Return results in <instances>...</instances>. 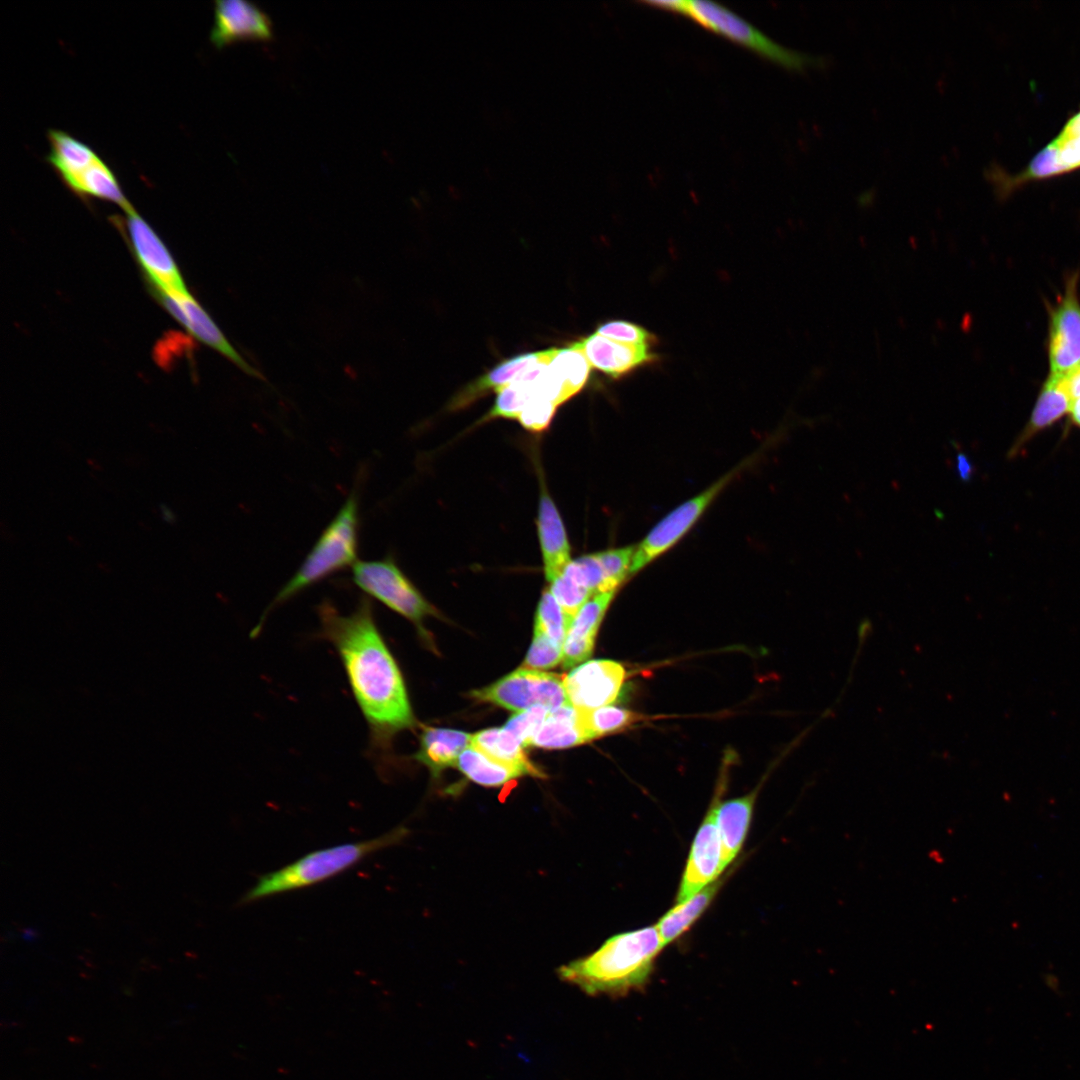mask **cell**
Returning <instances> with one entry per match:
<instances>
[{
	"instance_id": "1",
	"label": "cell",
	"mask_w": 1080,
	"mask_h": 1080,
	"mask_svg": "<svg viewBox=\"0 0 1080 1080\" xmlns=\"http://www.w3.org/2000/svg\"><path fill=\"white\" fill-rule=\"evenodd\" d=\"M320 636L337 651L355 701L367 723L369 752L381 764L393 737L414 724L405 682L376 624L373 607L363 597L349 614L329 601L318 608Z\"/></svg>"
},
{
	"instance_id": "2",
	"label": "cell",
	"mask_w": 1080,
	"mask_h": 1080,
	"mask_svg": "<svg viewBox=\"0 0 1080 1080\" xmlns=\"http://www.w3.org/2000/svg\"><path fill=\"white\" fill-rule=\"evenodd\" d=\"M655 926L623 932L558 969L561 980L589 995H624L644 986L663 949Z\"/></svg>"
},
{
	"instance_id": "3",
	"label": "cell",
	"mask_w": 1080,
	"mask_h": 1080,
	"mask_svg": "<svg viewBox=\"0 0 1080 1080\" xmlns=\"http://www.w3.org/2000/svg\"><path fill=\"white\" fill-rule=\"evenodd\" d=\"M407 830L397 827L378 837L344 843L310 852L294 862L260 877L240 899L249 904L270 896L306 888L337 876L368 856L401 841Z\"/></svg>"
},
{
	"instance_id": "4",
	"label": "cell",
	"mask_w": 1080,
	"mask_h": 1080,
	"mask_svg": "<svg viewBox=\"0 0 1080 1080\" xmlns=\"http://www.w3.org/2000/svg\"><path fill=\"white\" fill-rule=\"evenodd\" d=\"M647 5L692 21L786 69L804 70L824 64L820 57L786 48L722 4L707 0H659Z\"/></svg>"
},
{
	"instance_id": "5",
	"label": "cell",
	"mask_w": 1080,
	"mask_h": 1080,
	"mask_svg": "<svg viewBox=\"0 0 1080 1080\" xmlns=\"http://www.w3.org/2000/svg\"><path fill=\"white\" fill-rule=\"evenodd\" d=\"M358 526V498L353 492L322 532L296 573L279 590L261 620L252 629L251 637L258 636L272 608L355 562Z\"/></svg>"
},
{
	"instance_id": "6",
	"label": "cell",
	"mask_w": 1080,
	"mask_h": 1080,
	"mask_svg": "<svg viewBox=\"0 0 1080 1080\" xmlns=\"http://www.w3.org/2000/svg\"><path fill=\"white\" fill-rule=\"evenodd\" d=\"M353 581L368 595L418 627L425 617L436 614L435 608L391 558L356 562Z\"/></svg>"
},
{
	"instance_id": "7",
	"label": "cell",
	"mask_w": 1080,
	"mask_h": 1080,
	"mask_svg": "<svg viewBox=\"0 0 1080 1080\" xmlns=\"http://www.w3.org/2000/svg\"><path fill=\"white\" fill-rule=\"evenodd\" d=\"M563 677L522 667L471 696L517 713L538 706L553 712L569 704Z\"/></svg>"
},
{
	"instance_id": "8",
	"label": "cell",
	"mask_w": 1080,
	"mask_h": 1080,
	"mask_svg": "<svg viewBox=\"0 0 1080 1080\" xmlns=\"http://www.w3.org/2000/svg\"><path fill=\"white\" fill-rule=\"evenodd\" d=\"M114 223L125 232L151 291H187L172 254L148 222L132 206Z\"/></svg>"
},
{
	"instance_id": "9",
	"label": "cell",
	"mask_w": 1080,
	"mask_h": 1080,
	"mask_svg": "<svg viewBox=\"0 0 1080 1080\" xmlns=\"http://www.w3.org/2000/svg\"><path fill=\"white\" fill-rule=\"evenodd\" d=\"M742 466L730 471L706 490L666 515L636 546L630 576L673 547L695 524Z\"/></svg>"
},
{
	"instance_id": "10",
	"label": "cell",
	"mask_w": 1080,
	"mask_h": 1080,
	"mask_svg": "<svg viewBox=\"0 0 1080 1080\" xmlns=\"http://www.w3.org/2000/svg\"><path fill=\"white\" fill-rule=\"evenodd\" d=\"M165 310L197 341L216 350L246 374L264 380L234 348L203 306L189 291H151Z\"/></svg>"
},
{
	"instance_id": "11",
	"label": "cell",
	"mask_w": 1080,
	"mask_h": 1080,
	"mask_svg": "<svg viewBox=\"0 0 1080 1080\" xmlns=\"http://www.w3.org/2000/svg\"><path fill=\"white\" fill-rule=\"evenodd\" d=\"M1077 275L1050 312L1048 357L1051 375H1063L1080 364V302Z\"/></svg>"
},
{
	"instance_id": "12",
	"label": "cell",
	"mask_w": 1080,
	"mask_h": 1080,
	"mask_svg": "<svg viewBox=\"0 0 1080 1080\" xmlns=\"http://www.w3.org/2000/svg\"><path fill=\"white\" fill-rule=\"evenodd\" d=\"M625 677V668L616 661L584 662L563 677L568 703L582 710L609 705L618 697Z\"/></svg>"
},
{
	"instance_id": "13",
	"label": "cell",
	"mask_w": 1080,
	"mask_h": 1080,
	"mask_svg": "<svg viewBox=\"0 0 1080 1080\" xmlns=\"http://www.w3.org/2000/svg\"><path fill=\"white\" fill-rule=\"evenodd\" d=\"M715 804L716 801L695 835L677 893V903L718 880V876L727 867L716 823Z\"/></svg>"
},
{
	"instance_id": "14",
	"label": "cell",
	"mask_w": 1080,
	"mask_h": 1080,
	"mask_svg": "<svg viewBox=\"0 0 1080 1080\" xmlns=\"http://www.w3.org/2000/svg\"><path fill=\"white\" fill-rule=\"evenodd\" d=\"M272 36L273 24L269 15L252 2H214V23L209 38L216 47L221 48L238 39H270Z\"/></svg>"
},
{
	"instance_id": "15",
	"label": "cell",
	"mask_w": 1080,
	"mask_h": 1080,
	"mask_svg": "<svg viewBox=\"0 0 1080 1080\" xmlns=\"http://www.w3.org/2000/svg\"><path fill=\"white\" fill-rule=\"evenodd\" d=\"M577 342L591 367L613 379L628 376L658 360L653 346L627 344L596 332Z\"/></svg>"
},
{
	"instance_id": "16",
	"label": "cell",
	"mask_w": 1080,
	"mask_h": 1080,
	"mask_svg": "<svg viewBox=\"0 0 1080 1080\" xmlns=\"http://www.w3.org/2000/svg\"><path fill=\"white\" fill-rule=\"evenodd\" d=\"M616 591L593 595L574 617L563 644V666L585 661L593 651L595 636Z\"/></svg>"
},
{
	"instance_id": "17",
	"label": "cell",
	"mask_w": 1080,
	"mask_h": 1080,
	"mask_svg": "<svg viewBox=\"0 0 1080 1080\" xmlns=\"http://www.w3.org/2000/svg\"><path fill=\"white\" fill-rule=\"evenodd\" d=\"M538 536L546 580L551 582L571 561L570 544L562 518L545 489L541 490L538 517Z\"/></svg>"
},
{
	"instance_id": "18",
	"label": "cell",
	"mask_w": 1080,
	"mask_h": 1080,
	"mask_svg": "<svg viewBox=\"0 0 1080 1080\" xmlns=\"http://www.w3.org/2000/svg\"><path fill=\"white\" fill-rule=\"evenodd\" d=\"M1071 405V400L1060 385L1059 376L1050 374L1042 386L1030 419L1009 451V457L1017 456L1035 435L1069 414Z\"/></svg>"
},
{
	"instance_id": "19",
	"label": "cell",
	"mask_w": 1080,
	"mask_h": 1080,
	"mask_svg": "<svg viewBox=\"0 0 1080 1080\" xmlns=\"http://www.w3.org/2000/svg\"><path fill=\"white\" fill-rule=\"evenodd\" d=\"M546 350L524 353L506 359L469 383L451 399L450 410H459L483 397L488 392H497L513 382L527 368L544 358Z\"/></svg>"
},
{
	"instance_id": "20",
	"label": "cell",
	"mask_w": 1080,
	"mask_h": 1080,
	"mask_svg": "<svg viewBox=\"0 0 1080 1080\" xmlns=\"http://www.w3.org/2000/svg\"><path fill=\"white\" fill-rule=\"evenodd\" d=\"M757 792L715 804L716 823L727 866L740 852L751 823Z\"/></svg>"
},
{
	"instance_id": "21",
	"label": "cell",
	"mask_w": 1080,
	"mask_h": 1080,
	"mask_svg": "<svg viewBox=\"0 0 1080 1080\" xmlns=\"http://www.w3.org/2000/svg\"><path fill=\"white\" fill-rule=\"evenodd\" d=\"M471 739L472 735L466 732L427 727L413 757L436 776L441 770L456 766L460 754L471 745Z\"/></svg>"
},
{
	"instance_id": "22",
	"label": "cell",
	"mask_w": 1080,
	"mask_h": 1080,
	"mask_svg": "<svg viewBox=\"0 0 1080 1080\" xmlns=\"http://www.w3.org/2000/svg\"><path fill=\"white\" fill-rule=\"evenodd\" d=\"M47 138L50 151L46 161L65 186L100 159L89 145L65 131L50 129Z\"/></svg>"
},
{
	"instance_id": "23",
	"label": "cell",
	"mask_w": 1080,
	"mask_h": 1080,
	"mask_svg": "<svg viewBox=\"0 0 1080 1080\" xmlns=\"http://www.w3.org/2000/svg\"><path fill=\"white\" fill-rule=\"evenodd\" d=\"M471 746L496 762L522 769L527 775L545 777L528 759L522 744L504 727L485 729L473 734Z\"/></svg>"
},
{
	"instance_id": "24",
	"label": "cell",
	"mask_w": 1080,
	"mask_h": 1080,
	"mask_svg": "<svg viewBox=\"0 0 1080 1080\" xmlns=\"http://www.w3.org/2000/svg\"><path fill=\"white\" fill-rule=\"evenodd\" d=\"M587 741L589 739L580 723L578 710L567 704L548 714L531 740L530 746L559 749Z\"/></svg>"
},
{
	"instance_id": "25",
	"label": "cell",
	"mask_w": 1080,
	"mask_h": 1080,
	"mask_svg": "<svg viewBox=\"0 0 1080 1080\" xmlns=\"http://www.w3.org/2000/svg\"><path fill=\"white\" fill-rule=\"evenodd\" d=\"M721 883L718 879L690 898L678 902L659 919L655 927L664 946L681 936L700 917L717 894Z\"/></svg>"
},
{
	"instance_id": "26",
	"label": "cell",
	"mask_w": 1080,
	"mask_h": 1080,
	"mask_svg": "<svg viewBox=\"0 0 1080 1080\" xmlns=\"http://www.w3.org/2000/svg\"><path fill=\"white\" fill-rule=\"evenodd\" d=\"M82 199L95 197L119 205L123 211L132 207L116 175L100 158L66 186Z\"/></svg>"
},
{
	"instance_id": "27",
	"label": "cell",
	"mask_w": 1080,
	"mask_h": 1080,
	"mask_svg": "<svg viewBox=\"0 0 1080 1080\" xmlns=\"http://www.w3.org/2000/svg\"><path fill=\"white\" fill-rule=\"evenodd\" d=\"M548 365L567 401L585 387L592 368L577 341L565 347H553Z\"/></svg>"
},
{
	"instance_id": "28",
	"label": "cell",
	"mask_w": 1080,
	"mask_h": 1080,
	"mask_svg": "<svg viewBox=\"0 0 1080 1080\" xmlns=\"http://www.w3.org/2000/svg\"><path fill=\"white\" fill-rule=\"evenodd\" d=\"M457 768L471 781L487 787H498L527 775L522 769L492 760L471 745L459 756Z\"/></svg>"
},
{
	"instance_id": "29",
	"label": "cell",
	"mask_w": 1080,
	"mask_h": 1080,
	"mask_svg": "<svg viewBox=\"0 0 1080 1080\" xmlns=\"http://www.w3.org/2000/svg\"><path fill=\"white\" fill-rule=\"evenodd\" d=\"M1068 170L1060 160L1058 146L1053 140L1039 151L1030 161L1026 169L1015 176L1003 177L1000 182V193L1008 194L1019 185L1029 181L1042 180L1067 173Z\"/></svg>"
},
{
	"instance_id": "30",
	"label": "cell",
	"mask_w": 1080,
	"mask_h": 1080,
	"mask_svg": "<svg viewBox=\"0 0 1080 1080\" xmlns=\"http://www.w3.org/2000/svg\"><path fill=\"white\" fill-rule=\"evenodd\" d=\"M577 710L580 723L589 740L622 730L642 719L640 714L611 705L591 710Z\"/></svg>"
},
{
	"instance_id": "31",
	"label": "cell",
	"mask_w": 1080,
	"mask_h": 1080,
	"mask_svg": "<svg viewBox=\"0 0 1080 1080\" xmlns=\"http://www.w3.org/2000/svg\"><path fill=\"white\" fill-rule=\"evenodd\" d=\"M573 619L569 617L547 588L538 603L534 629L563 647Z\"/></svg>"
},
{
	"instance_id": "32",
	"label": "cell",
	"mask_w": 1080,
	"mask_h": 1080,
	"mask_svg": "<svg viewBox=\"0 0 1080 1080\" xmlns=\"http://www.w3.org/2000/svg\"><path fill=\"white\" fill-rule=\"evenodd\" d=\"M548 589L562 607L563 611L572 619H574L582 606L593 596L585 586L578 582L565 569L549 582Z\"/></svg>"
},
{
	"instance_id": "33",
	"label": "cell",
	"mask_w": 1080,
	"mask_h": 1080,
	"mask_svg": "<svg viewBox=\"0 0 1080 1080\" xmlns=\"http://www.w3.org/2000/svg\"><path fill=\"white\" fill-rule=\"evenodd\" d=\"M530 397V391L514 380L497 391L495 403L483 420L487 421L494 418L518 419Z\"/></svg>"
},
{
	"instance_id": "34",
	"label": "cell",
	"mask_w": 1080,
	"mask_h": 1080,
	"mask_svg": "<svg viewBox=\"0 0 1080 1080\" xmlns=\"http://www.w3.org/2000/svg\"><path fill=\"white\" fill-rule=\"evenodd\" d=\"M635 548L636 546H627L597 552V556L611 590L617 591L618 586H620L627 577H630V569Z\"/></svg>"
},
{
	"instance_id": "35",
	"label": "cell",
	"mask_w": 1080,
	"mask_h": 1080,
	"mask_svg": "<svg viewBox=\"0 0 1080 1080\" xmlns=\"http://www.w3.org/2000/svg\"><path fill=\"white\" fill-rule=\"evenodd\" d=\"M597 334L615 341L654 346L656 336L644 327L626 320H609L599 324L595 331Z\"/></svg>"
},
{
	"instance_id": "36",
	"label": "cell",
	"mask_w": 1080,
	"mask_h": 1080,
	"mask_svg": "<svg viewBox=\"0 0 1080 1080\" xmlns=\"http://www.w3.org/2000/svg\"><path fill=\"white\" fill-rule=\"evenodd\" d=\"M563 661V647L542 632L534 629V637L523 668L548 669Z\"/></svg>"
},
{
	"instance_id": "37",
	"label": "cell",
	"mask_w": 1080,
	"mask_h": 1080,
	"mask_svg": "<svg viewBox=\"0 0 1080 1080\" xmlns=\"http://www.w3.org/2000/svg\"><path fill=\"white\" fill-rule=\"evenodd\" d=\"M550 712L544 707H533L512 716L504 728L510 732L522 746H530L531 740Z\"/></svg>"
},
{
	"instance_id": "38",
	"label": "cell",
	"mask_w": 1080,
	"mask_h": 1080,
	"mask_svg": "<svg viewBox=\"0 0 1080 1080\" xmlns=\"http://www.w3.org/2000/svg\"><path fill=\"white\" fill-rule=\"evenodd\" d=\"M557 406L548 399L532 396L523 408L518 421L531 431H542L551 422Z\"/></svg>"
},
{
	"instance_id": "39",
	"label": "cell",
	"mask_w": 1080,
	"mask_h": 1080,
	"mask_svg": "<svg viewBox=\"0 0 1080 1080\" xmlns=\"http://www.w3.org/2000/svg\"><path fill=\"white\" fill-rule=\"evenodd\" d=\"M1054 140L1058 146L1060 160L1068 172L1080 168V134L1060 133Z\"/></svg>"
},
{
	"instance_id": "40",
	"label": "cell",
	"mask_w": 1080,
	"mask_h": 1080,
	"mask_svg": "<svg viewBox=\"0 0 1080 1080\" xmlns=\"http://www.w3.org/2000/svg\"><path fill=\"white\" fill-rule=\"evenodd\" d=\"M1059 382L1069 399L1073 403L1080 398V364L1063 375H1059Z\"/></svg>"
},
{
	"instance_id": "41",
	"label": "cell",
	"mask_w": 1080,
	"mask_h": 1080,
	"mask_svg": "<svg viewBox=\"0 0 1080 1080\" xmlns=\"http://www.w3.org/2000/svg\"><path fill=\"white\" fill-rule=\"evenodd\" d=\"M956 472L962 481H968L973 475V466L964 453L956 456Z\"/></svg>"
},
{
	"instance_id": "42",
	"label": "cell",
	"mask_w": 1080,
	"mask_h": 1080,
	"mask_svg": "<svg viewBox=\"0 0 1080 1080\" xmlns=\"http://www.w3.org/2000/svg\"><path fill=\"white\" fill-rule=\"evenodd\" d=\"M1061 133L1068 135L1080 134V111L1067 121Z\"/></svg>"
},
{
	"instance_id": "43",
	"label": "cell",
	"mask_w": 1080,
	"mask_h": 1080,
	"mask_svg": "<svg viewBox=\"0 0 1080 1080\" xmlns=\"http://www.w3.org/2000/svg\"><path fill=\"white\" fill-rule=\"evenodd\" d=\"M1069 415L1072 424L1080 428V398L1072 403Z\"/></svg>"
},
{
	"instance_id": "44",
	"label": "cell",
	"mask_w": 1080,
	"mask_h": 1080,
	"mask_svg": "<svg viewBox=\"0 0 1080 1080\" xmlns=\"http://www.w3.org/2000/svg\"><path fill=\"white\" fill-rule=\"evenodd\" d=\"M160 509H161V513H162V518H163V520H164V521H166V522H168V523H170V524H173V523H175V522H176V515H175V513H174V512H173V511H172V510L170 509V507H169V506H167V505H165V504H161V505H160Z\"/></svg>"
}]
</instances>
